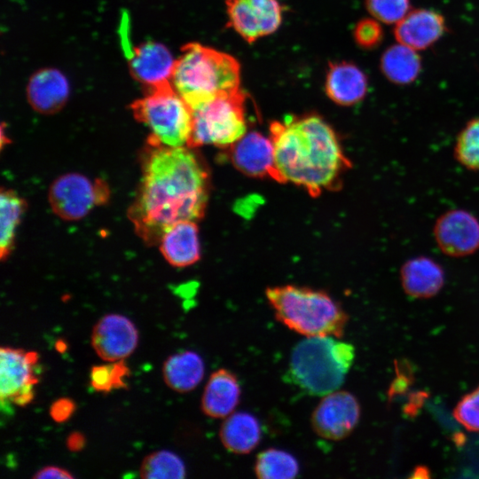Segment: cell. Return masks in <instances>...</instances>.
Instances as JSON below:
<instances>
[{
	"label": "cell",
	"mask_w": 479,
	"mask_h": 479,
	"mask_svg": "<svg viewBox=\"0 0 479 479\" xmlns=\"http://www.w3.org/2000/svg\"><path fill=\"white\" fill-rule=\"evenodd\" d=\"M147 155L137 196L128 216L147 244L182 221L200 220L208 198V172L187 147L153 145Z\"/></svg>",
	"instance_id": "cell-1"
},
{
	"label": "cell",
	"mask_w": 479,
	"mask_h": 479,
	"mask_svg": "<svg viewBox=\"0 0 479 479\" xmlns=\"http://www.w3.org/2000/svg\"><path fill=\"white\" fill-rule=\"evenodd\" d=\"M278 182L302 186L311 196L334 188L349 168L333 129L319 116H288L270 125Z\"/></svg>",
	"instance_id": "cell-2"
},
{
	"label": "cell",
	"mask_w": 479,
	"mask_h": 479,
	"mask_svg": "<svg viewBox=\"0 0 479 479\" xmlns=\"http://www.w3.org/2000/svg\"><path fill=\"white\" fill-rule=\"evenodd\" d=\"M240 67L231 55L190 43L176 60L171 84L192 109L240 90Z\"/></svg>",
	"instance_id": "cell-3"
},
{
	"label": "cell",
	"mask_w": 479,
	"mask_h": 479,
	"mask_svg": "<svg viewBox=\"0 0 479 479\" xmlns=\"http://www.w3.org/2000/svg\"><path fill=\"white\" fill-rule=\"evenodd\" d=\"M354 359L353 345L341 338L305 337L291 351L286 379L307 395L323 397L340 389Z\"/></svg>",
	"instance_id": "cell-4"
},
{
	"label": "cell",
	"mask_w": 479,
	"mask_h": 479,
	"mask_svg": "<svg viewBox=\"0 0 479 479\" xmlns=\"http://www.w3.org/2000/svg\"><path fill=\"white\" fill-rule=\"evenodd\" d=\"M265 296L275 318L304 337L344 334L349 316L326 292L307 287L283 285L268 287Z\"/></svg>",
	"instance_id": "cell-5"
},
{
	"label": "cell",
	"mask_w": 479,
	"mask_h": 479,
	"mask_svg": "<svg viewBox=\"0 0 479 479\" xmlns=\"http://www.w3.org/2000/svg\"><path fill=\"white\" fill-rule=\"evenodd\" d=\"M130 108L135 118L151 131V145H187L192 123V110L172 84L148 90Z\"/></svg>",
	"instance_id": "cell-6"
},
{
	"label": "cell",
	"mask_w": 479,
	"mask_h": 479,
	"mask_svg": "<svg viewBox=\"0 0 479 479\" xmlns=\"http://www.w3.org/2000/svg\"><path fill=\"white\" fill-rule=\"evenodd\" d=\"M246 97L240 90L215 98L192 110L188 147L231 146L246 134Z\"/></svg>",
	"instance_id": "cell-7"
},
{
	"label": "cell",
	"mask_w": 479,
	"mask_h": 479,
	"mask_svg": "<svg viewBox=\"0 0 479 479\" xmlns=\"http://www.w3.org/2000/svg\"><path fill=\"white\" fill-rule=\"evenodd\" d=\"M109 190L102 180L91 181L79 173H67L52 182L49 203L53 212L68 221L82 219L97 205L106 202Z\"/></svg>",
	"instance_id": "cell-8"
},
{
	"label": "cell",
	"mask_w": 479,
	"mask_h": 479,
	"mask_svg": "<svg viewBox=\"0 0 479 479\" xmlns=\"http://www.w3.org/2000/svg\"><path fill=\"white\" fill-rule=\"evenodd\" d=\"M38 354L22 349H0V397L2 410L11 404L26 406L35 397Z\"/></svg>",
	"instance_id": "cell-9"
},
{
	"label": "cell",
	"mask_w": 479,
	"mask_h": 479,
	"mask_svg": "<svg viewBox=\"0 0 479 479\" xmlns=\"http://www.w3.org/2000/svg\"><path fill=\"white\" fill-rule=\"evenodd\" d=\"M361 408L350 392L337 389L321 397L310 415L313 432L329 441L347 438L358 424Z\"/></svg>",
	"instance_id": "cell-10"
},
{
	"label": "cell",
	"mask_w": 479,
	"mask_h": 479,
	"mask_svg": "<svg viewBox=\"0 0 479 479\" xmlns=\"http://www.w3.org/2000/svg\"><path fill=\"white\" fill-rule=\"evenodd\" d=\"M433 236L437 247L450 257H465L479 249V220L471 212L453 208L436 220Z\"/></svg>",
	"instance_id": "cell-11"
},
{
	"label": "cell",
	"mask_w": 479,
	"mask_h": 479,
	"mask_svg": "<svg viewBox=\"0 0 479 479\" xmlns=\"http://www.w3.org/2000/svg\"><path fill=\"white\" fill-rule=\"evenodd\" d=\"M138 343V332L123 315L108 314L94 326L91 345L103 360L115 362L129 357Z\"/></svg>",
	"instance_id": "cell-12"
},
{
	"label": "cell",
	"mask_w": 479,
	"mask_h": 479,
	"mask_svg": "<svg viewBox=\"0 0 479 479\" xmlns=\"http://www.w3.org/2000/svg\"><path fill=\"white\" fill-rule=\"evenodd\" d=\"M175 62L167 47L158 43L147 42L129 50L130 71L147 91L171 84Z\"/></svg>",
	"instance_id": "cell-13"
},
{
	"label": "cell",
	"mask_w": 479,
	"mask_h": 479,
	"mask_svg": "<svg viewBox=\"0 0 479 479\" xmlns=\"http://www.w3.org/2000/svg\"><path fill=\"white\" fill-rule=\"evenodd\" d=\"M446 31L444 17L435 10L426 8L410 10L393 30L397 43L415 51L431 47Z\"/></svg>",
	"instance_id": "cell-14"
},
{
	"label": "cell",
	"mask_w": 479,
	"mask_h": 479,
	"mask_svg": "<svg viewBox=\"0 0 479 479\" xmlns=\"http://www.w3.org/2000/svg\"><path fill=\"white\" fill-rule=\"evenodd\" d=\"M231 159L242 173L252 177H270L277 181L272 141L259 132L246 133L231 145Z\"/></svg>",
	"instance_id": "cell-15"
},
{
	"label": "cell",
	"mask_w": 479,
	"mask_h": 479,
	"mask_svg": "<svg viewBox=\"0 0 479 479\" xmlns=\"http://www.w3.org/2000/svg\"><path fill=\"white\" fill-rule=\"evenodd\" d=\"M240 397L241 386L237 375L227 368H219L208 379L200 408L206 416L224 420L235 412Z\"/></svg>",
	"instance_id": "cell-16"
},
{
	"label": "cell",
	"mask_w": 479,
	"mask_h": 479,
	"mask_svg": "<svg viewBox=\"0 0 479 479\" xmlns=\"http://www.w3.org/2000/svg\"><path fill=\"white\" fill-rule=\"evenodd\" d=\"M445 281L442 266L431 257L420 255L406 260L400 268V282L412 298H430L437 294Z\"/></svg>",
	"instance_id": "cell-17"
},
{
	"label": "cell",
	"mask_w": 479,
	"mask_h": 479,
	"mask_svg": "<svg viewBox=\"0 0 479 479\" xmlns=\"http://www.w3.org/2000/svg\"><path fill=\"white\" fill-rule=\"evenodd\" d=\"M368 90L365 74L354 63L348 61L329 64L326 77V92L334 103L353 106L361 102Z\"/></svg>",
	"instance_id": "cell-18"
},
{
	"label": "cell",
	"mask_w": 479,
	"mask_h": 479,
	"mask_svg": "<svg viewBox=\"0 0 479 479\" xmlns=\"http://www.w3.org/2000/svg\"><path fill=\"white\" fill-rule=\"evenodd\" d=\"M69 86L67 80L59 70L44 68L29 79L27 96L30 106L42 114H54L67 100Z\"/></svg>",
	"instance_id": "cell-19"
},
{
	"label": "cell",
	"mask_w": 479,
	"mask_h": 479,
	"mask_svg": "<svg viewBox=\"0 0 479 479\" xmlns=\"http://www.w3.org/2000/svg\"><path fill=\"white\" fill-rule=\"evenodd\" d=\"M165 260L175 267H186L200 259L199 231L196 222L182 221L168 228L160 241Z\"/></svg>",
	"instance_id": "cell-20"
},
{
	"label": "cell",
	"mask_w": 479,
	"mask_h": 479,
	"mask_svg": "<svg viewBox=\"0 0 479 479\" xmlns=\"http://www.w3.org/2000/svg\"><path fill=\"white\" fill-rule=\"evenodd\" d=\"M219 440L224 448L237 455L252 452L263 436L259 420L247 412H234L224 419L219 428Z\"/></svg>",
	"instance_id": "cell-21"
},
{
	"label": "cell",
	"mask_w": 479,
	"mask_h": 479,
	"mask_svg": "<svg viewBox=\"0 0 479 479\" xmlns=\"http://www.w3.org/2000/svg\"><path fill=\"white\" fill-rule=\"evenodd\" d=\"M204 374V361L192 350H184L169 356L162 367L164 382L178 393L193 390L201 382Z\"/></svg>",
	"instance_id": "cell-22"
},
{
	"label": "cell",
	"mask_w": 479,
	"mask_h": 479,
	"mask_svg": "<svg viewBox=\"0 0 479 479\" xmlns=\"http://www.w3.org/2000/svg\"><path fill=\"white\" fill-rule=\"evenodd\" d=\"M422 62L417 51L402 43L388 47L380 59V69L385 78L397 85H408L420 74Z\"/></svg>",
	"instance_id": "cell-23"
},
{
	"label": "cell",
	"mask_w": 479,
	"mask_h": 479,
	"mask_svg": "<svg viewBox=\"0 0 479 479\" xmlns=\"http://www.w3.org/2000/svg\"><path fill=\"white\" fill-rule=\"evenodd\" d=\"M0 208V257L4 260L12 250L15 232L26 209V202L13 190L2 188Z\"/></svg>",
	"instance_id": "cell-24"
},
{
	"label": "cell",
	"mask_w": 479,
	"mask_h": 479,
	"mask_svg": "<svg viewBox=\"0 0 479 479\" xmlns=\"http://www.w3.org/2000/svg\"><path fill=\"white\" fill-rule=\"evenodd\" d=\"M254 472L260 479H293L297 477L300 465L290 452L271 447L257 454Z\"/></svg>",
	"instance_id": "cell-25"
},
{
	"label": "cell",
	"mask_w": 479,
	"mask_h": 479,
	"mask_svg": "<svg viewBox=\"0 0 479 479\" xmlns=\"http://www.w3.org/2000/svg\"><path fill=\"white\" fill-rule=\"evenodd\" d=\"M226 12L231 26L249 43L262 37L255 7L251 0H225Z\"/></svg>",
	"instance_id": "cell-26"
},
{
	"label": "cell",
	"mask_w": 479,
	"mask_h": 479,
	"mask_svg": "<svg viewBox=\"0 0 479 479\" xmlns=\"http://www.w3.org/2000/svg\"><path fill=\"white\" fill-rule=\"evenodd\" d=\"M185 466L176 453L161 450L150 453L142 461L139 475L146 479H182Z\"/></svg>",
	"instance_id": "cell-27"
},
{
	"label": "cell",
	"mask_w": 479,
	"mask_h": 479,
	"mask_svg": "<svg viewBox=\"0 0 479 479\" xmlns=\"http://www.w3.org/2000/svg\"><path fill=\"white\" fill-rule=\"evenodd\" d=\"M453 156L464 168L479 171V117L469 120L459 132Z\"/></svg>",
	"instance_id": "cell-28"
},
{
	"label": "cell",
	"mask_w": 479,
	"mask_h": 479,
	"mask_svg": "<svg viewBox=\"0 0 479 479\" xmlns=\"http://www.w3.org/2000/svg\"><path fill=\"white\" fill-rule=\"evenodd\" d=\"M110 363L91 368L90 385L96 391L106 393L127 388L124 379L130 374V370L123 359Z\"/></svg>",
	"instance_id": "cell-29"
},
{
	"label": "cell",
	"mask_w": 479,
	"mask_h": 479,
	"mask_svg": "<svg viewBox=\"0 0 479 479\" xmlns=\"http://www.w3.org/2000/svg\"><path fill=\"white\" fill-rule=\"evenodd\" d=\"M365 3L373 18L388 25H396L411 10L410 0H365Z\"/></svg>",
	"instance_id": "cell-30"
},
{
	"label": "cell",
	"mask_w": 479,
	"mask_h": 479,
	"mask_svg": "<svg viewBox=\"0 0 479 479\" xmlns=\"http://www.w3.org/2000/svg\"><path fill=\"white\" fill-rule=\"evenodd\" d=\"M453 416L467 430L479 432V386L460 399Z\"/></svg>",
	"instance_id": "cell-31"
},
{
	"label": "cell",
	"mask_w": 479,
	"mask_h": 479,
	"mask_svg": "<svg viewBox=\"0 0 479 479\" xmlns=\"http://www.w3.org/2000/svg\"><path fill=\"white\" fill-rule=\"evenodd\" d=\"M355 43L365 50H373L381 45L384 31L381 22L374 18H365L357 21L353 30Z\"/></svg>",
	"instance_id": "cell-32"
},
{
	"label": "cell",
	"mask_w": 479,
	"mask_h": 479,
	"mask_svg": "<svg viewBox=\"0 0 479 479\" xmlns=\"http://www.w3.org/2000/svg\"><path fill=\"white\" fill-rule=\"evenodd\" d=\"M259 19L262 35L274 33L281 24L282 7L279 0H251Z\"/></svg>",
	"instance_id": "cell-33"
},
{
	"label": "cell",
	"mask_w": 479,
	"mask_h": 479,
	"mask_svg": "<svg viewBox=\"0 0 479 479\" xmlns=\"http://www.w3.org/2000/svg\"><path fill=\"white\" fill-rule=\"evenodd\" d=\"M75 404L69 398L56 400L50 408V415L56 422H64L73 414Z\"/></svg>",
	"instance_id": "cell-34"
},
{
	"label": "cell",
	"mask_w": 479,
	"mask_h": 479,
	"mask_svg": "<svg viewBox=\"0 0 479 479\" xmlns=\"http://www.w3.org/2000/svg\"><path fill=\"white\" fill-rule=\"evenodd\" d=\"M33 478L35 479H66V478H74L73 475L67 469L54 467L47 466L40 469L36 474L34 475Z\"/></svg>",
	"instance_id": "cell-35"
},
{
	"label": "cell",
	"mask_w": 479,
	"mask_h": 479,
	"mask_svg": "<svg viewBox=\"0 0 479 479\" xmlns=\"http://www.w3.org/2000/svg\"><path fill=\"white\" fill-rule=\"evenodd\" d=\"M84 444V436L78 432L71 434L67 440V448L73 452L81 450L83 447Z\"/></svg>",
	"instance_id": "cell-36"
},
{
	"label": "cell",
	"mask_w": 479,
	"mask_h": 479,
	"mask_svg": "<svg viewBox=\"0 0 479 479\" xmlns=\"http://www.w3.org/2000/svg\"><path fill=\"white\" fill-rule=\"evenodd\" d=\"M56 347H57V349H59V347H61V352H62V351H64L65 349H66V344H65L64 342L59 341V342H57V346H56Z\"/></svg>",
	"instance_id": "cell-37"
}]
</instances>
